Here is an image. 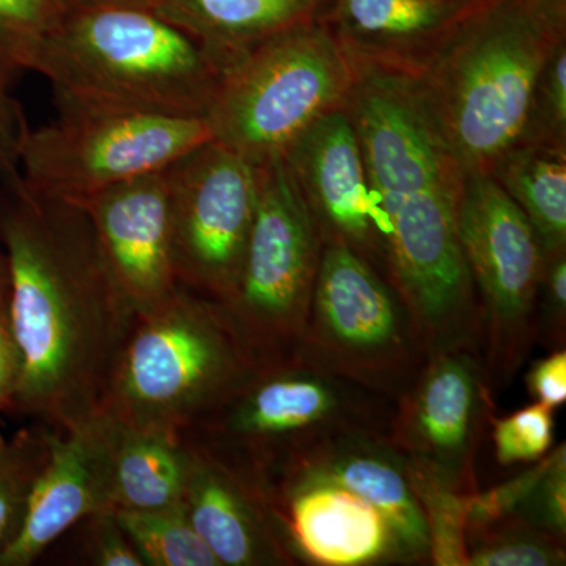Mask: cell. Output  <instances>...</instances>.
Returning <instances> with one entry per match:
<instances>
[{
	"label": "cell",
	"mask_w": 566,
	"mask_h": 566,
	"mask_svg": "<svg viewBox=\"0 0 566 566\" xmlns=\"http://www.w3.org/2000/svg\"><path fill=\"white\" fill-rule=\"evenodd\" d=\"M323 0H161L158 10L227 70L260 43L316 18Z\"/></svg>",
	"instance_id": "cell-21"
},
{
	"label": "cell",
	"mask_w": 566,
	"mask_h": 566,
	"mask_svg": "<svg viewBox=\"0 0 566 566\" xmlns=\"http://www.w3.org/2000/svg\"><path fill=\"white\" fill-rule=\"evenodd\" d=\"M344 109L363 150L387 281L428 353L479 349V304L458 234L460 163L408 76L357 70Z\"/></svg>",
	"instance_id": "cell-1"
},
{
	"label": "cell",
	"mask_w": 566,
	"mask_h": 566,
	"mask_svg": "<svg viewBox=\"0 0 566 566\" xmlns=\"http://www.w3.org/2000/svg\"><path fill=\"white\" fill-rule=\"evenodd\" d=\"M527 392L534 403L549 409L566 401V348L553 349L532 365L526 376Z\"/></svg>",
	"instance_id": "cell-34"
},
{
	"label": "cell",
	"mask_w": 566,
	"mask_h": 566,
	"mask_svg": "<svg viewBox=\"0 0 566 566\" xmlns=\"http://www.w3.org/2000/svg\"><path fill=\"white\" fill-rule=\"evenodd\" d=\"M394 406L296 356L252 368L181 436L268 488L342 439L389 434Z\"/></svg>",
	"instance_id": "cell-5"
},
{
	"label": "cell",
	"mask_w": 566,
	"mask_h": 566,
	"mask_svg": "<svg viewBox=\"0 0 566 566\" xmlns=\"http://www.w3.org/2000/svg\"><path fill=\"white\" fill-rule=\"evenodd\" d=\"M6 442H3V439L0 438V455H2L3 450H6Z\"/></svg>",
	"instance_id": "cell-39"
},
{
	"label": "cell",
	"mask_w": 566,
	"mask_h": 566,
	"mask_svg": "<svg viewBox=\"0 0 566 566\" xmlns=\"http://www.w3.org/2000/svg\"><path fill=\"white\" fill-rule=\"evenodd\" d=\"M357 69L322 18L271 36L223 70L205 120L253 166L285 158L324 115L344 109Z\"/></svg>",
	"instance_id": "cell-7"
},
{
	"label": "cell",
	"mask_w": 566,
	"mask_h": 566,
	"mask_svg": "<svg viewBox=\"0 0 566 566\" xmlns=\"http://www.w3.org/2000/svg\"><path fill=\"white\" fill-rule=\"evenodd\" d=\"M57 120L25 128L20 166L40 199L80 205L112 186L161 172L211 140L205 117L59 104Z\"/></svg>",
	"instance_id": "cell-10"
},
{
	"label": "cell",
	"mask_w": 566,
	"mask_h": 566,
	"mask_svg": "<svg viewBox=\"0 0 566 566\" xmlns=\"http://www.w3.org/2000/svg\"><path fill=\"white\" fill-rule=\"evenodd\" d=\"M488 175L526 216L545 255L566 251V147L517 144Z\"/></svg>",
	"instance_id": "cell-23"
},
{
	"label": "cell",
	"mask_w": 566,
	"mask_h": 566,
	"mask_svg": "<svg viewBox=\"0 0 566 566\" xmlns=\"http://www.w3.org/2000/svg\"><path fill=\"white\" fill-rule=\"evenodd\" d=\"M468 2L475 3V6H483V3L494 2V0H468Z\"/></svg>",
	"instance_id": "cell-38"
},
{
	"label": "cell",
	"mask_w": 566,
	"mask_h": 566,
	"mask_svg": "<svg viewBox=\"0 0 566 566\" xmlns=\"http://www.w3.org/2000/svg\"><path fill=\"white\" fill-rule=\"evenodd\" d=\"M65 13L62 0H0V61L32 70Z\"/></svg>",
	"instance_id": "cell-26"
},
{
	"label": "cell",
	"mask_w": 566,
	"mask_h": 566,
	"mask_svg": "<svg viewBox=\"0 0 566 566\" xmlns=\"http://www.w3.org/2000/svg\"><path fill=\"white\" fill-rule=\"evenodd\" d=\"M458 234L479 304L483 370L495 395L513 385L536 344L545 251L491 175H465Z\"/></svg>",
	"instance_id": "cell-11"
},
{
	"label": "cell",
	"mask_w": 566,
	"mask_h": 566,
	"mask_svg": "<svg viewBox=\"0 0 566 566\" xmlns=\"http://www.w3.org/2000/svg\"><path fill=\"white\" fill-rule=\"evenodd\" d=\"M147 566H219L186 516L185 506L161 512L114 510Z\"/></svg>",
	"instance_id": "cell-25"
},
{
	"label": "cell",
	"mask_w": 566,
	"mask_h": 566,
	"mask_svg": "<svg viewBox=\"0 0 566 566\" xmlns=\"http://www.w3.org/2000/svg\"><path fill=\"white\" fill-rule=\"evenodd\" d=\"M297 356L395 401L428 353L400 294L342 243H324Z\"/></svg>",
	"instance_id": "cell-9"
},
{
	"label": "cell",
	"mask_w": 566,
	"mask_h": 566,
	"mask_svg": "<svg viewBox=\"0 0 566 566\" xmlns=\"http://www.w3.org/2000/svg\"><path fill=\"white\" fill-rule=\"evenodd\" d=\"M565 560V538L515 513L464 527V566H560Z\"/></svg>",
	"instance_id": "cell-24"
},
{
	"label": "cell",
	"mask_w": 566,
	"mask_h": 566,
	"mask_svg": "<svg viewBox=\"0 0 566 566\" xmlns=\"http://www.w3.org/2000/svg\"><path fill=\"white\" fill-rule=\"evenodd\" d=\"M80 207L91 219L112 285L134 318L177 294L166 169L112 186Z\"/></svg>",
	"instance_id": "cell-14"
},
{
	"label": "cell",
	"mask_w": 566,
	"mask_h": 566,
	"mask_svg": "<svg viewBox=\"0 0 566 566\" xmlns=\"http://www.w3.org/2000/svg\"><path fill=\"white\" fill-rule=\"evenodd\" d=\"M520 144L566 147V41L554 51L536 81Z\"/></svg>",
	"instance_id": "cell-29"
},
{
	"label": "cell",
	"mask_w": 566,
	"mask_h": 566,
	"mask_svg": "<svg viewBox=\"0 0 566 566\" xmlns=\"http://www.w3.org/2000/svg\"><path fill=\"white\" fill-rule=\"evenodd\" d=\"M259 196L232 296L221 304L253 368L300 352L323 238L283 159L260 164Z\"/></svg>",
	"instance_id": "cell-8"
},
{
	"label": "cell",
	"mask_w": 566,
	"mask_h": 566,
	"mask_svg": "<svg viewBox=\"0 0 566 566\" xmlns=\"http://www.w3.org/2000/svg\"><path fill=\"white\" fill-rule=\"evenodd\" d=\"M0 237L21 357L13 405L65 430L98 411L134 316L112 285L80 205L13 197Z\"/></svg>",
	"instance_id": "cell-2"
},
{
	"label": "cell",
	"mask_w": 566,
	"mask_h": 566,
	"mask_svg": "<svg viewBox=\"0 0 566 566\" xmlns=\"http://www.w3.org/2000/svg\"><path fill=\"white\" fill-rule=\"evenodd\" d=\"M286 167L324 243H342L385 274V253L359 139L345 109L315 122L286 151Z\"/></svg>",
	"instance_id": "cell-16"
},
{
	"label": "cell",
	"mask_w": 566,
	"mask_h": 566,
	"mask_svg": "<svg viewBox=\"0 0 566 566\" xmlns=\"http://www.w3.org/2000/svg\"><path fill=\"white\" fill-rule=\"evenodd\" d=\"M87 523L88 560L98 566H147L133 539L118 523L114 510H104L85 517Z\"/></svg>",
	"instance_id": "cell-33"
},
{
	"label": "cell",
	"mask_w": 566,
	"mask_h": 566,
	"mask_svg": "<svg viewBox=\"0 0 566 566\" xmlns=\"http://www.w3.org/2000/svg\"><path fill=\"white\" fill-rule=\"evenodd\" d=\"M66 11L99 9V7H137L156 10L161 0H62Z\"/></svg>",
	"instance_id": "cell-36"
},
{
	"label": "cell",
	"mask_w": 566,
	"mask_h": 566,
	"mask_svg": "<svg viewBox=\"0 0 566 566\" xmlns=\"http://www.w3.org/2000/svg\"><path fill=\"white\" fill-rule=\"evenodd\" d=\"M50 433L24 436L0 455V547L17 531L33 483L48 458Z\"/></svg>",
	"instance_id": "cell-27"
},
{
	"label": "cell",
	"mask_w": 566,
	"mask_h": 566,
	"mask_svg": "<svg viewBox=\"0 0 566 566\" xmlns=\"http://www.w3.org/2000/svg\"><path fill=\"white\" fill-rule=\"evenodd\" d=\"M252 368L221 304L181 286L133 319L99 411L126 427L181 436Z\"/></svg>",
	"instance_id": "cell-6"
},
{
	"label": "cell",
	"mask_w": 566,
	"mask_h": 566,
	"mask_svg": "<svg viewBox=\"0 0 566 566\" xmlns=\"http://www.w3.org/2000/svg\"><path fill=\"white\" fill-rule=\"evenodd\" d=\"M266 491L296 565H405L386 517L348 488L290 474Z\"/></svg>",
	"instance_id": "cell-17"
},
{
	"label": "cell",
	"mask_w": 566,
	"mask_h": 566,
	"mask_svg": "<svg viewBox=\"0 0 566 566\" xmlns=\"http://www.w3.org/2000/svg\"><path fill=\"white\" fill-rule=\"evenodd\" d=\"M174 263L182 289L223 304L243 264L256 196V166L208 140L166 169Z\"/></svg>",
	"instance_id": "cell-12"
},
{
	"label": "cell",
	"mask_w": 566,
	"mask_h": 566,
	"mask_svg": "<svg viewBox=\"0 0 566 566\" xmlns=\"http://www.w3.org/2000/svg\"><path fill=\"white\" fill-rule=\"evenodd\" d=\"M290 474L322 476L348 488L386 517L405 565L431 564L430 532L408 460L387 436L342 439Z\"/></svg>",
	"instance_id": "cell-20"
},
{
	"label": "cell",
	"mask_w": 566,
	"mask_h": 566,
	"mask_svg": "<svg viewBox=\"0 0 566 566\" xmlns=\"http://www.w3.org/2000/svg\"><path fill=\"white\" fill-rule=\"evenodd\" d=\"M21 357L11 333L9 290L0 296V408L14 403L20 385Z\"/></svg>",
	"instance_id": "cell-35"
},
{
	"label": "cell",
	"mask_w": 566,
	"mask_h": 566,
	"mask_svg": "<svg viewBox=\"0 0 566 566\" xmlns=\"http://www.w3.org/2000/svg\"><path fill=\"white\" fill-rule=\"evenodd\" d=\"M182 439L189 455L182 506L219 566L296 565L266 488Z\"/></svg>",
	"instance_id": "cell-18"
},
{
	"label": "cell",
	"mask_w": 566,
	"mask_h": 566,
	"mask_svg": "<svg viewBox=\"0 0 566 566\" xmlns=\"http://www.w3.org/2000/svg\"><path fill=\"white\" fill-rule=\"evenodd\" d=\"M188 463V446L181 436L140 430L114 420L112 510L181 509Z\"/></svg>",
	"instance_id": "cell-22"
},
{
	"label": "cell",
	"mask_w": 566,
	"mask_h": 566,
	"mask_svg": "<svg viewBox=\"0 0 566 566\" xmlns=\"http://www.w3.org/2000/svg\"><path fill=\"white\" fill-rule=\"evenodd\" d=\"M9 290V274H7V259L3 249H0V296Z\"/></svg>",
	"instance_id": "cell-37"
},
{
	"label": "cell",
	"mask_w": 566,
	"mask_h": 566,
	"mask_svg": "<svg viewBox=\"0 0 566 566\" xmlns=\"http://www.w3.org/2000/svg\"><path fill=\"white\" fill-rule=\"evenodd\" d=\"M536 344L566 346V251L547 253L536 297Z\"/></svg>",
	"instance_id": "cell-31"
},
{
	"label": "cell",
	"mask_w": 566,
	"mask_h": 566,
	"mask_svg": "<svg viewBox=\"0 0 566 566\" xmlns=\"http://www.w3.org/2000/svg\"><path fill=\"white\" fill-rule=\"evenodd\" d=\"M565 453V444L547 453L545 471L515 509V515L524 517L532 526L560 538H566Z\"/></svg>",
	"instance_id": "cell-30"
},
{
	"label": "cell",
	"mask_w": 566,
	"mask_h": 566,
	"mask_svg": "<svg viewBox=\"0 0 566 566\" xmlns=\"http://www.w3.org/2000/svg\"><path fill=\"white\" fill-rule=\"evenodd\" d=\"M565 17V0L483 3L409 77L464 175L490 174L520 144L536 81L566 41Z\"/></svg>",
	"instance_id": "cell-3"
},
{
	"label": "cell",
	"mask_w": 566,
	"mask_h": 566,
	"mask_svg": "<svg viewBox=\"0 0 566 566\" xmlns=\"http://www.w3.org/2000/svg\"><path fill=\"white\" fill-rule=\"evenodd\" d=\"M495 461L501 465L535 463L553 450L554 411L539 403L515 415L491 417Z\"/></svg>",
	"instance_id": "cell-28"
},
{
	"label": "cell",
	"mask_w": 566,
	"mask_h": 566,
	"mask_svg": "<svg viewBox=\"0 0 566 566\" xmlns=\"http://www.w3.org/2000/svg\"><path fill=\"white\" fill-rule=\"evenodd\" d=\"M48 458L33 483L24 515L0 547V566H28L71 527L112 510L114 420L103 411L51 431Z\"/></svg>",
	"instance_id": "cell-15"
},
{
	"label": "cell",
	"mask_w": 566,
	"mask_h": 566,
	"mask_svg": "<svg viewBox=\"0 0 566 566\" xmlns=\"http://www.w3.org/2000/svg\"><path fill=\"white\" fill-rule=\"evenodd\" d=\"M13 69L0 61V181L14 199H28L20 166V144L25 125L20 107L11 98L9 81Z\"/></svg>",
	"instance_id": "cell-32"
},
{
	"label": "cell",
	"mask_w": 566,
	"mask_h": 566,
	"mask_svg": "<svg viewBox=\"0 0 566 566\" xmlns=\"http://www.w3.org/2000/svg\"><path fill=\"white\" fill-rule=\"evenodd\" d=\"M33 71L59 104L205 117L222 70L193 36L158 10L66 11Z\"/></svg>",
	"instance_id": "cell-4"
},
{
	"label": "cell",
	"mask_w": 566,
	"mask_h": 566,
	"mask_svg": "<svg viewBox=\"0 0 566 566\" xmlns=\"http://www.w3.org/2000/svg\"><path fill=\"white\" fill-rule=\"evenodd\" d=\"M475 7L468 0H335L324 22L357 70L416 77Z\"/></svg>",
	"instance_id": "cell-19"
},
{
	"label": "cell",
	"mask_w": 566,
	"mask_h": 566,
	"mask_svg": "<svg viewBox=\"0 0 566 566\" xmlns=\"http://www.w3.org/2000/svg\"><path fill=\"white\" fill-rule=\"evenodd\" d=\"M494 397L476 349L431 353L395 401L387 439L412 468L458 493H475V461L494 416Z\"/></svg>",
	"instance_id": "cell-13"
}]
</instances>
